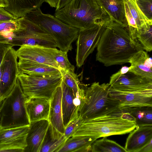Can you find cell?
Here are the masks:
<instances>
[{
	"label": "cell",
	"instance_id": "35",
	"mask_svg": "<svg viewBox=\"0 0 152 152\" xmlns=\"http://www.w3.org/2000/svg\"><path fill=\"white\" fill-rule=\"evenodd\" d=\"M17 19L4 7H0V22L13 20Z\"/></svg>",
	"mask_w": 152,
	"mask_h": 152
},
{
	"label": "cell",
	"instance_id": "32",
	"mask_svg": "<svg viewBox=\"0 0 152 152\" xmlns=\"http://www.w3.org/2000/svg\"><path fill=\"white\" fill-rule=\"evenodd\" d=\"M138 7L146 17L152 21V0H135Z\"/></svg>",
	"mask_w": 152,
	"mask_h": 152
},
{
	"label": "cell",
	"instance_id": "1",
	"mask_svg": "<svg viewBox=\"0 0 152 152\" xmlns=\"http://www.w3.org/2000/svg\"><path fill=\"white\" fill-rule=\"evenodd\" d=\"M96 48V61L106 66L128 63L134 54L143 50L138 40L131 38L125 28L111 20L103 31Z\"/></svg>",
	"mask_w": 152,
	"mask_h": 152
},
{
	"label": "cell",
	"instance_id": "18",
	"mask_svg": "<svg viewBox=\"0 0 152 152\" xmlns=\"http://www.w3.org/2000/svg\"><path fill=\"white\" fill-rule=\"evenodd\" d=\"M49 124V120L45 119L30 123L26 138L27 146L23 152H39Z\"/></svg>",
	"mask_w": 152,
	"mask_h": 152
},
{
	"label": "cell",
	"instance_id": "39",
	"mask_svg": "<svg viewBox=\"0 0 152 152\" xmlns=\"http://www.w3.org/2000/svg\"><path fill=\"white\" fill-rule=\"evenodd\" d=\"M59 0H45L50 6L56 8Z\"/></svg>",
	"mask_w": 152,
	"mask_h": 152
},
{
	"label": "cell",
	"instance_id": "27",
	"mask_svg": "<svg viewBox=\"0 0 152 152\" xmlns=\"http://www.w3.org/2000/svg\"><path fill=\"white\" fill-rule=\"evenodd\" d=\"M62 81L72 92L75 96L80 100L83 99L86 89L80 82L75 71L59 69Z\"/></svg>",
	"mask_w": 152,
	"mask_h": 152
},
{
	"label": "cell",
	"instance_id": "22",
	"mask_svg": "<svg viewBox=\"0 0 152 152\" xmlns=\"http://www.w3.org/2000/svg\"><path fill=\"white\" fill-rule=\"evenodd\" d=\"M62 91L60 84L56 89L50 100L49 121L54 128L61 134H64L65 128L62 116Z\"/></svg>",
	"mask_w": 152,
	"mask_h": 152
},
{
	"label": "cell",
	"instance_id": "25",
	"mask_svg": "<svg viewBox=\"0 0 152 152\" xmlns=\"http://www.w3.org/2000/svg\"><path fill=\"white\" fill-rule=\"evenodd\" d=\"M19 72L30 75H51L61 74L59 70L52 66L33 61L19 59Z\"/></svg>",
	"mask_w": 152,
	"mask_h": 152
},
{
	"label": "cell",
	"instance_id": "20",
	"mask_svg": "<svg viewBox=\"0 0 152 152\" xmlns=\"http://www.w3.org/2000/svg\"><path fill=\"white\" fill-rule=\"evenodd\" d=\"M129 72L142 77L152 79V59L143 50L134 54L129 59Z\"/></svg>",
	"mask_w": 152,
	"mask_h": 152
},
{
	"label": "cell",
	"instance_id": "9",
	"mask_svg": "<svg viewBox=\"0 0 152 152\" xmlns=\"http://www.w3.org/2000/svg\"><path fill=\"white\" fill-rule=\"evenodd\" d=\"M110 20L102 21L94 27L80 30L76 42V66L81 67L97 47L102 34Z\"/></svg>",
	"mask_w": 152,
	"mask_h": 152
},
{
	"label": "cell",
	"instance_id": "37",
	"mask_svg": "<svg viewBox=\"0 0 152 152\" xmlns=\"http://www.w3.org/2000/svg\"><path fill=\"white\" fill-rule=\"evenodd\" d=\"M72 0H59L56 8V11L64 7Z\"/></svg>",
	"mask_w": 152,
	"mask_h": 152
},
{
	"label": "cell",
	"instance_id": "8",
	"mask_svg": "<svg viewBox=\"0 0 152 152\" xmlns=\"http://www.w3.org/2000/svg\"><path fill=\"white\" fill-rule=\"evenodd\" d=\"M21 22L20 28L13 31L12 38L9 44L13 46L27 45L52 48L57 47L50 35L39 26L24 16Z\"/></svg>",
	"mask_w": 152,
	"mask_h": 152
},
{
	"label": "cell",
	"instance_id": "28",
	"mask_svg": "<svg viewBox=\"0 0 152 152\" xmlns=\"http://www.w3.org/2000/svg\"><path fill=\"white\" fill-rule=\"evenodd\" d=\"M92 152H127L124 148L115 141L103 137L96 140L91 147Z\"/></svg>",
	"mask_w": 152,
	"mask_h": 152
},
{
	"label": "cell",
	"instance_id": "13",
	"mask_svg": "<svg viewBox=\"0 0 152 152\" xmlns=\"http://www.w3.org/2000/svg\"><path fill=\"white\" fill-rule=\"evenodd\" d=\"M109 90L110 95L120 102L121 110L152 107V90L126 92L116 90L110 86Z\"/></svg>",
	"mask_w": 152,
	"mask_h": 152
},
{
	"label": "cell",
	"instance_id": "2",
	"mask_svg": "<svg viewBox=\"0 0 152 152\" xmlns=\"http://www.w3.org/2000/svg\"><path fill=\"white\" fill-rule=\"evenodd\" d=\"M137 126L134 118L127 110H122L83 122L72 136H89L99 138L127 134Z\"/></svg>",
	"mask_w": 152,
	"mask_h": 152
},
{
	"label": "cell",
	"instance_id": "5",
	"mask_svg": "<svg viewBox=\"0 0 152 152\" xmlns=\"http://www.w3.org/2000/svg\"><path fill=\"white\" fill-rule=\"evenodd\" d=\"M24 17L49 34L60 50L67 52L72 50V44L77 39L79 29L63 22L52 15L43 13L40 8Z\"/></svg>",
	"mask_w": 152,
	"mask_h": 152
},
{
	"label": "cell",
	"instance_id": "12",
	"mask_svg": "<svg viewBox=\"0 0 152 152\" xmlns=\"http://www.w3.org/2000/svg\"><path fill=\"white\" fill-rule=\"evenodd\" d=\"M12 47L5 54L1 66V91L3 100L13 88L19 73L16 50Z\"/></svg>",
	"mask_w": 152,
	"mask_h": 152
},
{
	"label": "cell",
	"instance_id": "26",
	"mask_svg": "<svg viewBox=\"0 0 152 152\" xmlns=\"http://www.w3.org/2000/svg\"><path fill=\"white\" fill-rule=\"evenodd\" d=\"M67 139L50 123L39 152H56Z\"/></svg>",
	"mask_w": 152,
	"mask_h": 152
},
{
	"label": "cell",
	"instance_id": "19",
	"mask_svg": "<svg viewBox=\"0 0 152 152\" xmlns=\"http://www.w3.org/2000/svg\"><path fill=\"white\" fill-rule=\"evenodd\" d=\"M24 105L30 124L42 120H49L50 100L44 98L26 96Z\"/></svg>",
	"mask_w": 152,
	"mask_h": 152
},
{
	"label": "cell",
	"instance_id": "23",
	"mask_svg": "<svg viewBox=\"0 0 152 152\" xmlns=\"http://www.w3.org/2000/svg\"><path fill=\"white\" fill-rule=\"evenodd\" d=\"M6 7L4 9L16 18L40 8L45 0H4Z\"/></svg>",
	"mask_w": 152,
	"mask_h": 152
},
{
	"label": "cell",
	"instance_id": "6",
	"mask_svg": "<svg viewBox=\"0 0 152 152\" xmlns=\"http://www.w3.org/2000/svg\"><path fill=\"white\" fill-rule=\"evenodd\" d=\"M25 99L18 78L13 88L0 105V128L30 125L25 107Z\"/></svg>",
	"mask_w": 152,
	"mask_h": 152
},
{
	"label": "cell",
	"instance_id": "31",
	"mask_svg": "<svg viewBox=\"0 0 152 152\" xmlns=\"http://www.w3.org/2000/svg\"><path fill=\"white\" fill-rule=\"evenodd\" d=\"M67 53L57 49L54 54V59L59 69L75 71V67L69 61Z\"/></svg>",
	"mask_w": 152,
	"mask_h": 152
},
{
	"label": "cell",
	"instance_id": "4",
	"mask_svg": "<svg viewBox=\"0 0 152 152\" xmlns=\"http://www.w3.org/2000/svg\"><path fill=\"white\" fill-rule=\"evenodd\" d=\"M109 87L108 83L95 82L86 88L79 111L83 122L122 110L120 102L110 95Z\"/></svg>",
	"mask_w": 152,
	"mask_h": 152
},
{
	"label": "cell",
	"instance_id": "34",
	"mask_svg": "<svg viewBox=\"0 0 152 152\" xmlns=\"http://www.w3.org/2000/svg\"><path fill=\"white\" fill-rule=\"evenodd\" d=\"M83 122L79 116L71 122L65 128L64 135L67 139L71 137L78 127Z\"/></svg>",
	"mask_w": 152,
	"mask_h": 152
},
{
	"label": "cell",
	"instance_id": "38",
	"mask_svg": "<svg viewBox=\"0 0 152 152\" xmlns=\"http://www.w3.org/2000/svg\"><path fill=\"white\" fill-rule=\"evenodd\" d=\"M139 152H152V140L142 148Z\"/></svg>",
	"mask_w": 152,
	"mask_h": 152
},
{
	"label": "cell",
	"instance_id": "36",
	"mask_svg": "<svg viewBox=\"0 0 152 152\" xmlns=\"http://www.w3.org/2000/svg\"><path fill=\"white\" fill-rule=\"evenodd\" d=\"M13 47L12 45L0 43V67L4 57L9 49Z\"/></svg>",
	"mask_w": 152,
	"mask_h": 152
},
{
	"label": "cell",
	"instance_id": "24",
	"mask_svg": "<svg viewBox=\"0 0 152 152\" xmlns=\"http://www.w3.org/2000/svg\"><path fill=\"white\" fill-rule=\"evenodd\" d=\"M97 139L95 137L73 136L68 138L56 152H91L92 144Z\"/></svg>",
	"mask_w": 152,
	"mask_h": 152
},
{
	"label": "cell",
	"instance_id": "21",
	"mask_svg": "<svg viewBox=\"0 0 152 152\" xmlns=\"http://www.w3.org/2000/svg\"><path fill=\"white\" fill-rule=\"evenodd\" d=\"M109 16L110 20L121 25L126 29L127 23L124 3L126 0H96Z\"/></svg>",
	"mask_w": 152,
	"mask_h": 152
},
{
	"label": "cell",
	"instance_id": "16",
	"mask_svg": "<svg viewBox=\"0 0 152 152\" xmlns=\"http://www.w3.org/2000/svg\"><path fill=\"white\" fill-rule=\"evenodd\" d=\"M61 109L63 124L65 128L79 116V111L81 101L76 98L72 92L62 81Z\"/></svg>",
	"mask_w": 152,
	"mask_h": 152
},
{
	"label": "cell",
	"instance_id": "15",
	"mask_svg": "<svg viewBox=\"0 0 152 152\" xmlns=\"http://www.w3.org/2000/svg\"><path fill=\"white\" fill-rule=\"evenodd\" d=\"M126 16L127 26L126 29L131 38L138 40L137 35L140 30L144 26L152 23L140 10L135 0H126L124 3Z\"/></svg>",
	"mask_w": 152,
	"mask_h": 152
},
{
	"label": "cell",
	"instance_id": "30",
	"mask_svg": "<svg viewBox=\"0 0 152 152\" xmlns=\"http://www.w3.org/2000/svg\"><path fill=\"white\" fill-rule=\"evenodd\" d=\"M137 39L143 50L147 52L152 50V23L144 26L137 35Z\"/></svg>",
	"mask_w": 152,
	"mask_h": 152
},
{
	"label": "cell",
	"instance_id": "29",
	"mask_svg": "<svg viewBox=\"0 0 152 152\" xmlns=\"http://www.w3.org/2000/svg\"><path fill=\"white\" fill-rule=\"evenodd\" d=\"M126 110L134 118L137 126L152 125V107H135Z\"/></svg>",
	"mask_w": 152,
	"mask_h": 152
},
{
	"label": "cell",
	"instance_id": "14",
	"mask_svg": "<svg viewBox=\"0 0 152 152\" xmlns=\"http://www.w3.org/2000/svg\"><path fill=\"white\" fill-rule=\"evenodd\" d=\"M57 50L56 48L25 45L20 46L16 51L19 59L45 64L59 70L54 58V54Z\"/></svg>",
	"mask_w": 152,
	"mask_h": 152
},
{
	"label": "cell",
	"instance_id": "3",
	"mask_svg": "<svg viewBox=\"0 0 152 152\" xmlns=\"http://www.w3.org/2000/svg\"><path fill=\"white\" fill-rule=\"evenodd\" d=\"M54 16L79 30L90 28L102 21L110 20L96 0H72L55 11Z\"/></svg>",
	"mask_w": 152,
	"mask_h": 152
},
{
	"label": "cell",
	"instance_id": "33",
	"mask_svg": "<svg viewBox=\"0 0 152 152\" xmlns=\"http://www.w3.org/2000/svg\"><path fill=\"white\" fill-rule=\"evenodd\" d=\"M23 17L13 20L0 22V33L7 31H15L19 29L21 27V21Z\"/></svg>",
	"mask_w": 152,
	"mask_h": 152
},
{
	"label": "cell",
	"instance_id": "7",
	"mask_svg": "<svg viewBox=\"0 0 152 152\" xmlns=\"http://www.w3.org/2000/svg\"><path fill=\"white\" fill-rule=\"evenodd\" d=\"M18 78L26 97L44 98L50 100L62 81L61 74L40 76L19 72Z\"/></svg>",
	"mask_w": 152,
	"mask_h": 152
},
{
	"label": "cell",
	"instance_id": "10",
	"mask_svg": "<svg viewBox=\"0 0 152 152\" xmlns=\"http://www.w3.org/2000/svg\"><path fill=\"white\" fill-rule=\"evenodd\" d=\"M129 67L124 66L110 77V87L115 90L126 92L152 90V79L129 72Z\"/></svg>",
	"mask_w": 152,
	"mask_h": 152
},
{
	"label": "cell",
	"instance_id": "17",
	"mask_svg": "<svg viewBox=\"0 0 152 152\" xmlns=\"http://www.w3.org/2000/svg\"><path fill=\"white\" fill-rule=\"evenodd\" d=\"M130 133L124 148L127 152H139L152 140V125H137Z\"/></svg>",
	"mask_w": 152,
	"mask_h": 152
},
{
	"label": "cell",
	"instance_id": "11",
	"mask_svg": "<svg viewBox=\"0 0 152 152\" xmlns=\"http://www.w3.org/2000/svg\"><path fill=\"white\" fill-rule=\"evenodd\" d=\"M29 125L0 128V152H23Z\"/></svg>",
	"mask_w": 152,
	"mask_h": 152
}]
</instances>
